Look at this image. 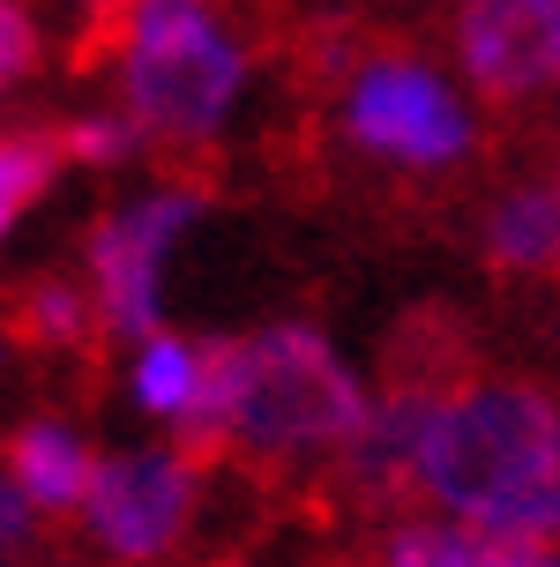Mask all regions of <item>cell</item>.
<instances>
[{
    "label": "cell",
    "instance_id": "obj_1",
    "mask_svg": "<svg viewBox=\"0 0 560 567\" xmlns=\"http://www.w3.org/2000/svg\"><path fill=\"white\" fill-rule=\"evenodd\" d=\"M553 449L560 425L538 381H464L419 433L411 501L419 508L434 501L448 515H486L531 478H553Z\"/></svg>",
    "mask_w": 560,
    "mask_h": 567
},
{
    "label": "cell",
    "instance_id": "obj_2",
    "mask_svg": "<svg viewBox=\"0 0 560 567\" xmlns=\"http://www.w3.org/2000/svg\"><path fill=\"white\" fill-rule=\"evenodd\" d=\"M366 411V389L344 373L314 329H269L240 359V396H232V455L254 471H284L292 455L344 449Z\"/></svg>",
    "mask_w": 560,
    "mask_h": 567
},
{
    "label": "cell",
    "instance_id": "obj_3",
    "mask_svg": "<svg viewBox=\"0 0 560 567\" xmlns=\"http://www.w3.org/2000/svg\"><path fill=\"white\" fill-rule=\"evenodd\" d=\"M247 60L217 38L202 0H135L128 23V97L157 142H210L224 105L240 97Z\"/></svg>",
    "mask_w": 560,
    "mask_h": 567
},
{
    "label": "cell",
    "instance_id": "obj_4",
    "mask_svg": "<svg viewBox=\"0 0 560 567\" xmlns=\"http://www.w3.org/2000/svg\"><path fill=\"white\" fill-rule=\"evenodd\" d=\"M344 127H352L359 150H374V157H389L404 172H441L471 142L464 105L426 68H411V60H374V68H359L352 75V97H344Z\"/></svg>",
    "mask_w": 560,
    "mask_h": 567
},
{
    "label": "cell",
    "instance_id": "obj_5",
    "mask_svg": "<svg viewBox=\"0 0 560 567\" xmlns=\"http://www.w3.org/2000/svg\"><path fill=\"white\" fill-rule=\"evenodd\" d=\"M456 53L493 113L531 105L560 68V0H464Z\"/></svg>",
    "mask_w": 560,
    "mask_h": 567
},
{
    "label": "cell",
    "instance_id": "obj_6",
    "mask_svg": "<svg viewBox=\"0 0 560 567\" xmlns=\"http://www.w3.org/2000/svg\"><path fill=\"white\" fill-rule=\"evenodd\" d=\"M83 508H90L98 538H105L120 560H157V553L187 530L195 478H187L172 455H120V463H98V471H90Z\"/></svg>",
    "mask_w": 560,
    "mask_h": 567
},
{
    "label": "cell",
    "instance_id": "obj_7",
    "mask_svg": "<svg viewBox=\"0 0 560 567\" xmlns=\"http://www.w3.org/2000/svg\"><path fill=\"white\" fill-rule=\"evenodd\" d=\"M195 217V195H157L128 209V217H98L90 231V269L105 291V329H150L157 321V261L180 239V225Z\"/></svg>",
    "mask_w": 560,
    "mask_h": 567
},
{
    "label": "cell",
    "instance_id": "obj_8",
    "mask_svg": "<svg viewBox=\"0 0 560 567\" xmlns=\"http://www.w3.org/2000/svg\"><path fill=\"white\" fill-rule=\"evenodd\" d=\"M471 367V329L456 307H411L381 343V389H426V396H456Z\"/></svg>",
    "mask_w": 560,
    "mask_h": 567
},
{
    "label": "cell",
    "instance_id": "obj_9",
    "mask_svg": "<svg viewBox=\"0 0 560 567\" xmlns=\"http://www.w3.org/2000/svg\"><path fill=\"white\" fill-rule=\"evenodd\" d=\"M553 247H560V225H553V179L546 187H523L493 209L486 225V261L501 277H553Z\"/></svg>",
    "mask_w": 560,
    "mask_h": 567
},
{
    "label": "cell",
    "instance_id": "obj_10",
    "mask_svg": "<svg viewBox=\"0 0 560 567\" xmlns=\"http://www.w3.org/2000/svg\"><path fill=\"white\" fill-rule=\"evenodd\" d=\"M8 463H16V485H23L38 508H75L90 485V449L68 441L60 425H23L8 441Z\"/></svg>",
    "mask_w": 560,
    "mask_h": 567
},
{
    "label": "cell",
    "instance_id": "obj_11",
    "mask_svg": "<svg viewBox=\"0 0 560 567\" xmlns=\"http://www.w3.org/2000/svg\"><path fill=\"white\" fill-rule=\"evenodd\" d=\"M8 343H23V351H75V343H90V307L75 284L60 277H38L23 284L16 299H8Z\"/></svg>",
    "mask_w": 560,
    "mask_h": 567
},
{
    "label": "cell",
    "instance_id": "obj_12",
    "mask_svg": "<svg viewBox=\"0 0 560 567\" xmlns=\"http://www.w3.org/2000/svg\"><path fill=\"white\" fill-rule=\"evenodd\" d=\"M60 172V150H53V127L45 135H16L0 142V231L23 217L30 202L45 195V179Z\"/></svg>",
    "mask_w": 560,
    "mask_h": 567
},
{
    "label": "cell",
    "instance_id": "obj_13",
    "mask_svg": "<svg viewBox=\"0 0 560 567\" xmlns=\"http://www.w3.org/2000/svg\"><path fill=\"white\" fill-rule=\"evenodd\" d=\"M128 23H135V0H83V30L68 45V68H105L112 53H128Z\"/></svg>",
    "mask_w": 560,
    "mask_h": 567
},
{
    "label": "cell",
    "instance_id": "obj_14",
    "mask_svg": "<svg viewBox=\"0 0 560 567\" xmlns=\"http://www.w3.org/2000/svg\"><path fill=\"white\" fill-rule=\"evenodd\" d=\"M187 381H195V351L180 337H157L150 351H142V367H135V389L150 411H180V396H187Z\"/></svg>",
    "mask_w": 560,
    "mask_h": 567
},
{
    "label": "cell",
    "instance_id": "obj_15",
    "mask_svg": "<svg viewBox=\"0 0 560 567\" xmlns=\"http://www.w3.org/2000/svg\"><path fill=\"white\" fill-rule=\"evenodd\" d=\"M142 142V120H75V127H53V150L68 165H112Z\"/></svg>",
    "mask_w": 560,
    "mask_h": 567
},
{
    "label": "cell",
    "instance_id": "obj_16",
    "mask_svg": "<svg viewBox=\"0 0 560 567\" xmlns=\"http://www.w3.org/2000/svg\"><path fill=\"white\" fill-rule=\"evenodd\" d=\"M396 567H478V545L471 530H434V523H419V530H404L389 553Z\"/></svg>",
    "mask_w": 560,
    "mask_h": 567
},
{
    "label": "cell",
    "instance_id": "obj_17",
    "mask_svg": "<svg viewBox=\"0 0 560 567\" xmlns=\"http://www.w3.org/2000/svg\"><path fill=\"white\" fill-rule=\"evenodd\" d=\"M30 60H38V30H30V16L16 8V0H0V83L23 75Z\"/></svg>",
    "mask_w": 560,
    "mask_h": 567
},
{
    "label": "cell",
    "instance_id": "obj_18",
    "mask_svg": "<svg viewBox=\"0 0 560 567\" xmlns=\"http://www.w3.org/2000/svg\"><path fill=\"white\" fill-rule=\"evenodd\" d=\"M478 567H553V538H471Z\"/></svg>",
    "mask_w": 560,
    "mask_h": 567
},
{
    "label": "cell",
    "instance_id": "obj_19",
    "mask_svg": "<svg viewBox=\"0 0 560 567\" xmlns=\"http://www.w3.org/2000/svg\"><path fill=\"white\" fill-rule=\"evenodd\" d=\"M23 501H16V493H0V538H23Z\"/></svg>",
    "mask_w": 560,
    "mask_h": 567
},
{
    "label": "cell",
    "instance_id": "obj_20",
    "mask_svg": "<svg viewBox=\"0 0 560 567\" xmlns=\"http://www.w3.org/2000/svg\"><path fill=\"white\" fill-rule=\"evenodd\" d=\"M217 567H240V560H217Z\"/></svg>",
    "mask_w": 560,
    "mask_h": 567
}]
</instances>
